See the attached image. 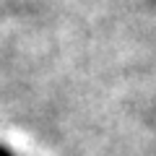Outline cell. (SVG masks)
<instances>
[{"instance_id":"cell-1","label":"cell","mask_w":156,"mask_h":156,"mask_svg":"<svg viewBox=\"0 0 156 156\" xmlns=\"http://www.w3.org/2000/svg\"><path fill=\"white\" fill-rule=\"evenodd\" d=\"M0 156H16V154H13V151H8L5 146H0Z\"/></svg>"}]
</instances>
